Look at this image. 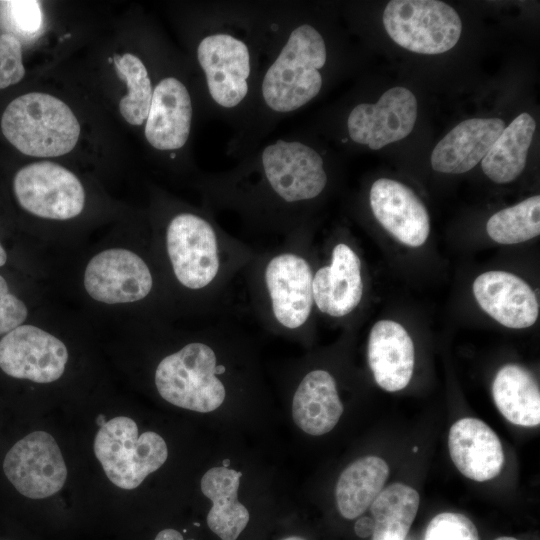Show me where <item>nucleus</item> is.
<instances>
[{
	"mask_svg": "<svg viewBox=\"0 0 540 540\" xmlns=\"http://www.w3.org/2000/svg\"><path fill=\"white\" fill-rule=\"evenodd\" d=\"M329 64L328 37L310 5L271 1L256 89L227 154L240 159L248 155L281 121L315 100L325 86Z\"/></svg>",
	"mask_w": 540,
	"mask_h": 540,
	"instance_id": "obj_1",
	"label": "nucleus"
},
{
	"mask_svg": "<svg viewBox=\"0 0 540 540\" xmlns=\"http://www.w3.org/2000/svg\"><path fill=\"white\" fill-rule=\"evenodd\" d=\"M271 1L199 3L192 16L191 46L196 101L212 119L242 125L263 60Z\"/></svg>",
	"mask_w": 540,
	"mask_h": 540,
	"instance_id": "obj_2",
	"label": "nucleus"
},
{
	"mask_svg": "<svg viewBox=\"0 0 540 540\" xmlns=\"http://www.w3.org/2000/svg\"><path fill=\"white\" fill-rule=\"evenodd\" d=\"M328 182L324 153L295 131L263 142L234 168L205 178L203 188L216 204L264 224L286 225L296 222Z\"/></svg>",
	"mask_w": 540,
	"mask_h": 540,
	"instance_id": "obj_3",
	"label": "nucleus"
},
{
	"mask_svg": "<svg viewBox=\"0 0 540 540\" xmlns=\"http://www.w3.org/2000/svg\"><path fill=\"white\" fill-rule=\"evenodd\" d=\"M1 129L21 153L41 158L72 151L81 131L70 107L42 92L26 93L12 100L3 112Z\"/></svg>",
	"mask_w": 540,
	"mask_h": 540,
	"instance_id": "obj_4",
	"label": "nucleus"
},
{
	"mask_svg": "<svg viewBox=\"0 0 540 540\" xmlns=\"http://www.w3.org/2000/svg\"><path fill=\"white\" fill-rule=\"evenodd\" d=\"M225 372L217 366L213 349L191 342L164 357L155 370V385L167 402L184 409L208 413L224 402L226 391L216 376Z\"/></svg>",
	"mask_w": 540,
	"mask_h": 540,
	"instance_id": "obj_5",
	"label": "nucleus"
},
{
	"mask_svg": "<svg viewBox=\"0 0 540 540\" xmlns=\"http://www.w3.org/2000/svg\"><path fill=\"white\" fill-rule=\"evenodd\" d=\"M93 449L107 478L126 490L137 488L168 456L159 434L146 431L139 436L136 422L126 416L114 417L100 427Z\"/></svg>",
	"mask_w": 540,
	"mask_h": 540,
	"instance_id": "obj_6",
	"label": "nucleus"
},
{
	"mask_svg": "<svg viewBox=\"0 0 540 540\" xmlns=\"http://www.w3.org/2000/svg\"><path fill=\"white\" fill-rule=\"evenodd\" d=\"M383 25L399 46L430 55L452 49L462 32L455 9L437 0L390 1L383 12Z\"/></svg>",
	"mask_w": 540,
	"mask_h": 540,
	"instance_id": "obj_7",
	"label": "nucleus"
},
{
	"mask_svg": "<svg viewBox=\"0 0 540 540\" xmlns=\"http://www.w3.org/2000/svg\"><path fill=\"white\" fill-rule=\"evenodd\" d=\"M165 246L173 274L183 287L201 290L218 275L217 232L202 213L181 210L173 214L165 227Z\"/></svg>",
	"mask_w": 540,
	"mask_h": 540,
	"instance_id": "obj_8",
	"label": "nucleus"
},
{
	"mask_svg": "<svg viewBox=\"0 0 540 540\" xmlns=\"http://www.w3.org/2000/svg\"><path fill=\"white\" fill-rule=\"evenodd\" d=\"M13 192L18 204L41 219L66 221L78 217L86 202L79 178L64 166L41 161L17 171Z\"/></svg>",
	"mask_w": 540,
	"mask_h": 540,
	"instance_id": "obj_9",
	"label": "nucleus"
},
{
	"mask_svg": "<svg viewBox=\"0 0 540 540\" xmlns=\"http://www.w3.org/2000/svg\"><path fill=\"white\" fill-rule=\"evenodd\" d=\"M83 288L104 305H127L146 299L154 286L147 262L126 247H108L94 254L85 265Z\"/></svg>",
	"mask_w": 540,
	"mask_h": 540,
	"instance_id": "obj_10",
	"label": "nucleus"
},
{
	"mask_svg": "<svg viewBox=\"0 0 540 540\" xmlns=\"http://www.w3.org/2000/svg\"><path fill=\"white\" fill-rule=\"evenodd\" d=\"M195 101L189 83L180 75L163 74L154 83L144 136L152 149L171 162L178 161L189 145Z\"/></svg>",
	"mask_w": 540,
	"mask_h": 540,
	"instance_id": "obj_11",
	"label": "nucleus"
},
{
	"mask_svg": "<svg viewBox=\"0 0 540 540\" xmlns=\"http://www.w3.org/2000/svg\"><path fill=\"white\" fill-rule=\"evenodd\" d=\"M417 118V100L404 87H393L372 104L360 102L345 117L346 138L357 145L379 150L407 137Z\"/></svg>",
	"mask_w": 540,
	"mask_h": 540,
	"instance_id": "obj_12",
	"label": "nucleus"
},
{
	"mask_svg": "<svg viewBox=\"0 0 540 540\" xmlns=\"http://www.w3.org/2000/svg\"><path fill=\"white\" fill-rule=\"evenodd\" d=\"M69 359L66 344L34 324H22L0 339V369L10 377L46 384L57 381Z\"/></svg>",
	"mask_w": 540,
	"mask_h": 540,
	"instance_id": "obj_13",
	"label": "nucleus"
},
{
	"mask_svg": "<svg viewBox=\"0 0 540 540\" xmlns=\"http://www.w3.org/2000/svg\"><path fill=\"white\" fill-rule=\"evenodd\" d=\"M3 471L16 490L31 499L54 495L67 479L60 448L45 431H34L17 441L4 458Z\"/></svg>",
	"mask_w": 540,
	"mask_h": 540,
	"instance_id": "obj_14",
	"label": "nucleus"
},
{
	"mask_svg": "<svg viewBox=\"0 0 540 540\" xmlns=\"http://www.w3.org/2000/svg\"><path fill=\"white\" fill-rule=\"evenodd\" d=\"M272 313L285 328L296 329L308 320L312 306V271L303 257L294 253L274 256L264 273Z\"/></svg>",
	"mask_w": 540,
	"mask_h": 540,
	"instance_id": "obj_15",
	"label": "nucleus"
},
{
	"mask_svg": "<svg viewBox=\"0 0 540 540\" xmlns=\"http://www.w3.org/2000/svg\"><path fill=\"white\" fill-rule=\"evenodd\" d=\"M369 203L377 221L398 241L410 247L426 242L430 218L409 187L396 180L377 179L370 188Z\"/></svg>",
	"mask_w": 540,
	"mask_h": 540,
	"instance_id": "obj_16",
	"label": "nucleus"
},
{
	"mask_svg": "<svg viewBox=\"0 0 540 540\" xmlns=\"http://www.w3.org/2000/svg\"><path fill=\"white\" fill-rule=\"evenodd\" d=\"M473 294L480 307L505 327L527 328L538 318L535 292L512 273L493 270L479 275L473 283Z\"/></svg>",
	"mask_w": 540,
	"mask_h": 540,
	"instance_id": "obj_17",
	"label": "nucleus"
},
{
	"mask_svg": "<svg viewBox=\"0 0 540 540\" xmlns=\"http://www.w3.org/2000/svg\"><path fill=\"white\" fill-rule=\"evenodd\" d=\"M448 448L457 469L474 481L491 480L503 468L502 444L496 433L479 419L467 417L456 421L449 431Z\"/></svg>",
	"mask_w": 540,
	"mask_h": 540,
	"instance_id": "obj_18",
	"label": "nucleus"
},
{
	"mask_svg": "<svg viewBox=\"0 0 540 540\" xmlns=\"http://www.w3.org/2000/svg\"><path fill=\"white\" fill-rule=\"evenodd\" d=\"M313 301L332 317H343L361 301L363 282L358 255L346 244H337L330 265L321 267L312 279Z\"/></svg>",
	"mask_w": 540,
	"mask_h": 540,
	"instance_id": "obj_19",
	"label": "nucleus"
},
{
	"mask_svg": "<svg viewBox=\"0 0 540 540\" xmlns=\"http://www.w3.org/2000/svg\"><path fill=\"white\" fill-rule=\"evenodd\" d=\"M368 363L376 383L396 392L410 382L415 362L413 341L405 328L391 320L376 322L368 339Z\"/></svg>",
	"mask_w": 540,
	"mask_h": 540,
	"instance_id": "obj_20",
	"label": "nucleus"
},
{
	"mask_svg": "<svg viewBox=\"0 0 540 540\" xmlns=\"http://www.w3.org/2000/svg\"><path fill=\"white\" fill-rule=\"evenodd\" d=\"M504 128L500 118H471L459 123L433 149L432 168L449 174L471 170L482 161Z\"/></svg>",
	"mask_w": 540,
	"mask_h": 540,
	"instance_id": "obj_21",
	"label": "nucleus"
},
{
	"mask_svg": "<svg viewBox=\"0 0 540 540\" xmlns=\"http://www.w3.org/2000/svg\"><path fill=\"white\" fill-rule=\"evenodd\" d=\"M342 413L343 405L332 375L325 370L306 374L293 396L295 424L307 434L320 436L336 426Z\"/></svg>",
	"mask_w": 540,
	"mask_h": 540,
	"instance_id": "obj_22",
	"label": "nucleus"
},
{
	"mask_svg": "<svg viewBox=\"0 0 540 540\" xmlns=\"http://www.w3.org/2000/svg\"><path fill=\"white\" fill-rule=\"evenodd\" d=\"M241 476V472L222 466L209 469L201 479V491L212 502L207 525L221 540H236L250 519L249 511L237 499Z\"/></svg>",
	"mask_w": 540,
	"mask_h": 540,
	"instance_id": "obj_23",
	"label": "nucleus"
},
{
	"mask_svg": "<svg viewBox=\"0 0 540 540\" xmlns=\"http://www.w3.org/2000/svg\"><path fill=\"white\" fill-rule=\"evenodd\" d=\"M492 395L500 413L511 423L534 427L540 423V391L534 376L517 364L497 372Z\"/></svg>",
	"mask_w": 540,
	"mask_h": 540,
	"instance_id": "obj_24",
	"label": "nucleus"
},
{
	"mask_svg": "<svg viewBox=\"0 0 540 540\" xmlns=\"http://www.w3.org/2000/svg\"><path fill=\"white\" fill-rule=\"evenodd\" d=\"M388 476L389 466L377 456H364L348 465L335 490L340 514L350 520L363 514L382 491Z\"/></svg>",
	"mask_w": 540,
	"mask_h": 540,
	"instance_id": "obj_25",
	"label": "nucleus"
},
{
	"mask_svg": "<svg viewBox=\"0 0 540 540\" xmlns=\"http://www.w3.org/2000/svg\"><path fill=\"white\" fill-rule=\"evenodd\" d=\"M535 128L528 113L518 115L505 127L481 161L485 175L498 184L517 178L525 168Z\"/></svg>",
	"mask_w": 540,
	"mask_h": 540,
	"instance_id": "obj_26",
	"label": "nucleus"
},
{
	"mask_svg": "<svg viewBox=\"0 0 540 540\" xmlns=\"http://www.w3.org/2000/svg\"><path fill=\"white\" fill-rule=\"evenodd\" d=\"M420 497L412 487L393 483L370 505L373 540H404L416 517Z\"/></svg>",
	"mask_w": 540,
	"mask_h": 540,
	"instance_id": "obj_27",
	"label": "nucleus"
},
{
	"mask_svg": "<svg viewBox=\"0 0 540 540\" xmlns=\"http://www.w3.org/2000/svg\"><path fill=\"white\" fill-rule=\"evenodd\" d=\"M115 69L125 81L127 93L119 103V110L127 123L144 125L149 112L154 82L145 62L133 53L114 57Z\"/></svg>",
	"mask_w": 540,
	"mask_h": 540,
	"instance_id": "obj_28",
	"label": "nucleus"
},
{
	"mask_svg": "<svg viewBox=\"0 0 540 540\" xmlns=\"http://www.w3.org/2000/svg\"><path fill=\"white\" fill-rule=\"evenodd\" d=\"M539 216L540 196L535 195L493 214L486 230L497 243H522L540 234Z\"/></svg>",
	"mask_w": 540,
	"mask_h": 540,
	"instance_id": "obj_29",
	"label": "nucleus"
},
{
	"mask_svg": "<svg viewBox=\"0 0 540 540\" xmlns=\"http://www.w3.org/2000/svg\"><path fill=\"white\" fill-rule=\"evenodd\" d=\"M424 540H479L474 523L465 515L439 513L427 525Z\"/></svg>",
	"mask_w": 540,
	"mask_h": 540,
	"instance_id": "obj_30",
	"label": "nucleus"
},
{
	"mask_svg": "<svg viewBox=\"0 0 540 540\" xmlns=\"http://www.w3.org/2000/svg\"><path fill=\"white\" fill-rule=\"evenodd\" d=\"M24 75L19 39L8 33L0 35V89L17 84Z\"/></svg>",
	"mask_w": 540,
	"mask_h": 540,
	"instance_id": "obj_31",
	"label": "nucleus"
},
{
	"mask_svg": "<svg viewBox=\"0 0 540 540\" xmlns=\"http://www.w3.org/2000/svg\"><path fill=\"white\" fill-rule=\"evenodd\" d=\"M28 315L26 303L10 291L5 277L0 274V336L24 324Z\"/></svg>",
	"mask_w": 540,
	"mask_h": 540,
	"instance_id": "obj_32",
	"label": "nucleus"
},
{
	"mask_svg": "<svg viewBox=\"0 0 540 540\" xmlns=\"http://www.w3.org/2000/svg\"><path fill=\"white\" fill-rule=\"evenodd\" d=\"M7 8L8 15L19 32L35 34L43 23V15L38 1L20 0L0 2Z\"/></svg>",
	"mask_w": 540,
	"mask_h": 540,
	"instance_id": "obj_33",
	"label": "nucleus"
},
{
	"mask_svg": "<svg viewBox=\"0 0 540 540\" xmlns=\"http://www.w3.org/2000/svg\"><path fill=\"white\" fill-rule=\"evenodd\" d=\"M373 520L368 517L359 519L355 524V532L359 537H368L373 533Z\"/></svg>",
	"mask_w": 540,
	"mask_h": 540,
	"instance_id": "obj_34",
	"label": "nucleus"
},
{
	"mask_svg": "<svg viewBox=\"0 0 540 540\" xmlns=\"http://www.w3.org/2000/svg\"><path fill=\"white\" fill-rule=\"evenodd\" d=\"M154 540H184L183 535L173 529V528H165L157 533Z\"/></svg>",
	"mask_w": 540,
	"mask_h": 540,
	"instance_id": "obj_35",
	"label": "nucleus"
},
{
	"mask_svg": "<svg viewBox=\"0 0 540 540\" xmlns=\"http://www.w3.org/2000/svg\"><path fill=\"white\" fill-rule=\"evenodd\" d=\"M8 259L7 251L5 250L3 244L0 242V267H3Z\"/></svg>",
	"mask_w": 540,
	"mask_h": 540,
	"instance_id": "obj_36",
	"label": "nucleus"
},
{
	"mask_svg": "<svg viewBox=\"0 0 540 540\" xmlns=\"http://www.w3.org/2000/svg\"><path fill=\"white\" fill-rule=\"evenodd\" d=\"M106 422L107 421H105V415L103 414L98 415L96 419V423L99 426V428L102 427Z\"/></svg>",
	"mask_w": 540,
	"mask_h": 540,
	"instance_id": "obj_37",
	"label": "nucleus"
},
{
	"mask_svg": "<svg viewBox=\"0 0 540 540\" xmlns=\"http://www.w3.org/2000/svg\"><path fill=\"white\" fill-rule=\"evenodd\" d=\"M282 540H306V539L300 536H289V537L283 538Z\"/></svg>",
	"mask_w": 540,
	"mask_h": 540,
	"instance_id": "obj_38",
	"label": "nucleus"
},
{
	"mask_svg": "<svg viewBox=\"0 0 540 540\" xmlns=\"http://www.w3.org/2000/svg\"><path fill=\"white\" fill-rule=\"evenodd\" d=\"M495 540H517L516 538L514 537H510V536H502V537H499Z\"/></svg>",
	"mask_w": 540,
	"mask_h": 540,
	"instance_id": "obj_39",
	"label": "nucleus"
},
{
	"mask_svg": "<svg viewBox=\"0 0 540 540\" xmlns=\"http://www.w3.org/2000/svg\"><path fill=\"white\" fill-rule=\"evenodd\" d=\"M228 464H229V460H228V459L224 460V465H223V467H226V468H227V465H228Z\"/></svg>",
	"mask_w": 540,
	"mask_h": 540,
	"instance_id": "obj_40",
	"label": "nucleus"
}]
</instances>
